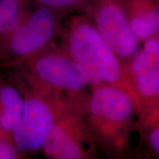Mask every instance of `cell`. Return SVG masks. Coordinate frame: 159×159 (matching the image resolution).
Returning a JSON list of instances; mask_svg holds the SVG:
<instances>
[{"mask_svg": "<svg viewBox=\"0 0 159 159\" xmlns=\"http://www.w3.org/2000/svg\"><path fill=\"white\" fill-rule=\"evenodd\" d=\"M66 54L84 71L91 87L109 85L122 89L142 109L140 99L129 77L127 64L115 54L85 16L69 19L66 32Z\"/></svg>", "mask_w": 159, "mask_h": 159, "instance_id": "cell-1", "label": "cell"}, {"mask_svg": "<svg viewBox=\"0 0 159 159\" xmlns=\"http://www.w3.org/2000/svg\"><path fill=\"white\" fill-rule=\"evenodd\" d=\"M85 108L95 140L108 152L119 153L128 146L142 108L128 92L102 85L92 88Z\"/></svg>", "mask_w": 159, "mask_h": 159, "instance_id": "cell-2", "label": "cell"}, {"mask_svg": "<svg viewBox=\"0 0 159 159\" xmlns=\"http://www.w3.org/2000/svg\"><path fill=\"white\" fill-rule=\"evenodd\" d=\"M82 111L63 116L49 133L43 146L45 154L56 159H85L95 156L96 140Z\"/></svg>", "mask_w": 159, "mask_h": 159, "instance_id": "cell-3", "label": "cell"}, {"mask_svg": "<svg viewBox=\"0 0 159 159\" xmlns=\"http://www.w3.org/2000/svg\"><path fill=\"white\" fill-rule=\"evenodd\" d=\"M89 13L99 34L121 60H130L139 41L131 29L125 7L119 0H95Z\"/></svg>", "mask_w": 159, "mask_h": 159, "instance_id": "cell-4", "label": "cell"}, {"mask_svg": "<svg viewBox=\"0 0 159 159\" xmlns=\"http://www.w3.org/2000/svg\"><path fill=\"white\" fill-rule=\"evenodd\" d=\"M56 122L55 111L45 100L37 97L26 99L21 120L13 131L17 150L42 148Z\"/></svg>", "mask_w": 159, "mask_h": 159, "instance_id": "cell-5", "label": "cell"}, {"mask_svg": "<svg viewBox=\"0 0 159 159\" xmlns=\"http://www.w3.org/2000/svg\"><path fill=\"white\" fill-rule=\"evenodd\" d=\"M34 71L46 84L72 96L78 97L90 85L84 71L66 53L41 55L35 61Z\"/></svg>", "mask_w": 159, "mask_h": 159, "instance_id": "cell-6", "label": "cell"}, {"mask_svg": "<svg viewBox=\"0 0 159 159\" xmlns=\"http://www.w3.org/2000/svg\"><path fill=\"white\" fill-rule=\"evenodd\" d=\"M129 61V77L143 110L153 104L159 93V43L156 38L144 41L142 48Z\"/></svg>", "mask_w": 159, "mask_h": 159, "instance_id": "cell-7", "label": "cell"}, {"mask_svg": "<svg viewBox=\"0 0 159 159\" xmlns=\"http://www.w3.org/2000/svg\"><path fill=\"white\" fill-rule=\"evenodd\" d=\"M56 27V17L48 7H40L29 16H25L11 33L13 52L19 56L36 52L49 42Z\"/></svg>", "mask_w": 159, "mask_h": 159, "instance_id": "cell-8", "label": "cell"}, {"mask_svg": "<svg viewBox=\"0 0 159 159\" xmlns=\"http://www.w3.org/2000/svg\"><path fill=\"white\" fill-rule=\"evenodd\" d=\"M125 9L139 41L155 38L159 33V0H127Z\"/></svg>", "mask_w": 159, "mask_h": 159, "instance_id": "cell-9", "label": "cell"}, {"mask_svg": "<svg viewBox=\"0 0 159 159\" xmlns=\"http://www.w3.org/2000/svg\"><path fill=\"white\" fill-rule=\"evenodd\" d=\"M0 128L13 131L22 116L25 100L13 87L6 85L0 91Z\"/></svg>", "mask_w": 159, "mask_h": 159, "instance_id": "cell-10", "label": "cell"}, {"mask_svg": "<svg viewBox=\"0 0 159 159\" xmlns=\"http://www.w3.org/2000/svg\"><path fill=\"white\" fill-rule=\"evenodd\" d=\"M25 16L22 0H0V33H11Z\"/></svg>", "mask_w": 159, "mask_h": 159, "instance_id": "cell-11", "label": "cell"}, {"mask_svg": "<svg viewBox=\"0 0 159 159\" xmlns=\"http://www.w3.org/2000/svg\"><path fill=\"white\" fill-rule=\"evenodd\" d=\"M43 7L56 10H82L88 13L91 4L89 0H35Z\"/></svg>", "mask_w": 159, "mask_h": 159, "instance_id": "cell-12", "label": "cell"}, {"mask_svg": "<svg viewBox=\"0 0 159 159\" xmlns=\"http://www.w3.org/2000/svg\"><path fill=\"white\" fill-rule=\"evenodd\" d=\"M142 127L147 132V139L150 148L159 155V121L141 115Z\"/></svg>", "mask_w": 159, "mask_h": 159, "instance_id": "cell-13", "label": "cell"}, {"mask_svg": "<svg viewBox=\"0 0 159 159\" xmlns=\"http://www.w3.org/2000/svg\"><path fill=\"white\" fill-rule=\"evenodd\" d=\"M16 158V153L11 144L0 139V158L9 159Z\"/></svg>", "mask_w": 159, "mask_h": 159, "instance_id": "cell-14", "label": "cell"}, {"mask_svg": "<svg viewBox=\"0 0 159 159\" xmlns=\"http://www.w3.org/2000/svg\"><path fill=\"white\" fill-rule=\"evenodd\" d=\"M141 115H144V116H147L159 121V106L152 105V106L144 108L142 111Z\"/></svg>", "mask_w": 159, "mask_h": 159, "instance_id": "cell-15", "label": "cell"}, {"mask_svg": "<svg viewBox=\"0 0 159 159\" xmlns=\"http://www.w3.org/2000/svg\"><path fill=\"white\" fill-rule=\"evenodd\" d=\"M152 105H157V106H159V93L158 94V95H157L156 98L154 101V103ZM152 105H150V106H152ZM149 107H150V106H149Z\"/></svg>", "mask_w": 159, "mask_h": 159, "instance_id": "cell-16", "label": "cell"}, {"mask_svg": "<svg viewBox=\"0 0 159 159\" xmlns=\"http://www.w3.org/2000/svg\"><path fill=\"white\" fill-rule=\"evenodd\" d=\"M156 39V40H157V41H158V43H159V33H158V34H157Z\"/></svg>", "mask_w": 159, "mask_h": 159, "instance_id": "cell-17", "label": "cell"}, {"mask_svg": "<svg viewBox=\"0 0 159 159\" xmlns=\"http://www.w3.org/2000/svg\"><path fill=\"white\" fill-rule=\"evenodd\" d=\"M91 1H93V2H94V1H95V0H91Z\"/></svg>", "mask_w": 159, "mask_h": 159, "instance_id": "cell-18", "label": "cell"}]
</instances>
